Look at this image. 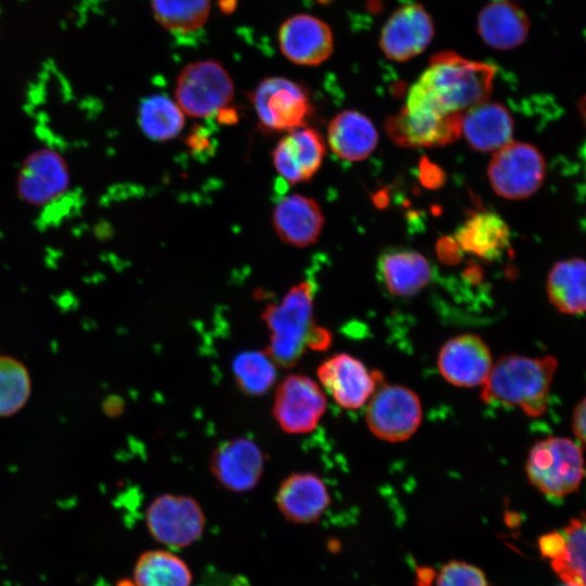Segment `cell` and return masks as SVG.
<instances>
[{
	"mask_svg": "<svg viewBox=\"0 0 586 586\" xmlns=\"http://www.w3.org/2000/svg\"><path fill=\"white\" fill-rule=\"evenodd\" d=\"M277 367L266 352L244 351L235 355L231 369L242 393L262 396L276 384Z\"/></svg>",
	"mask_w": 586,
	"mask_h": 586,
	"instance_id": "4dcf8cb0",
	"label": "cell"
},
{
	"mask_svg": "<svg viewBox=\"0 0 586 586\" xmlns=\"http://www.w3.org/2000/svg\"><path fill=\"white\" fill-rule=\"evenodd\" d=\"M421 418L422 407L418 395L402 385L377 387L366 411L370 431L388 442L409 438L417 431Z\"/></svg>",
	"mask_w": 586,
	"mask_h": 586,
	"instance_id": "30bf717a",
	"label": "cell"
},
{
	"mask_svg": "<svg viewBox=\"0 0 586 586\" xmlns=\"http://www.w3.org/2000/svg\"><path fill=\"white\" fill-rule=\"evenodd\" d=\"M278 43L290 62L314 66L323 63L332 54L333 35L322 20L310 14H295L281 24Z\"/></svg>",
	"mask_w": 586,
	"mask_h": 586,
	"instance_id": "9a60e30c",
	"label": "cell"
},
{
	"mask_svg": "<svg viewBox=\"0 0 586 586\" xmlns=\"http://www.w3.org/2000/svg\"><path fill=\"white\" fill-rule=\"evenodd\" d=\"M495 73L488 63L438 52L409 89L404 109L441 116L463 113L487 101Z\"/></svg>",
	"mask_w": 586,
	"mask_h": 586,
	"instance_id": "6da1fadb",
	"label": "cell"
},
{
	"mask_svg": "<svg viewBox=\"0 0 586 586\" xmlns=\"http://www.w3.org/2000/svg\"><path fill=\"white\" fill-rule=\"evenodd\" d=\"M538 547L564 584L586 586V517L574 518L561 531L540 536Z\"/></svg>",
	"mask_w": 586,
	"mask_h": 586,
	"instance_id": "ac0fdd59",
	"label": "cell"
},
{
	"mask_svg": "<svg viewBox=\"0 0 586 586\" xmlns=\"http://www.w3.org/2000/svg\"><path fill=\"white\" fill-rule=\"evenodd\" d=\"M31 380L25 365L14 357L0 355V417H10L27 403Z\"/></svg>",
	"mask_w": 586,
	"mask_h": 586,
	"instance_id": "1f68e13d",
	"label": "cell"
},
{
	"mask_svg": "<svg viewBox=\"0 0 586 586\" xmlns=\"http://www.w3.org/2000/svg\"><path fill=\"white\" fill-rule=\"evenodd\" d=\"M433 36L434 25L429 12L419 3L408 2L387 18L379 42L387 59L404 62L423 52Z\"/></svg>",
	"mask_w": 586,
	"mask_h": 586,
	"instance_id": "7c38bea8",
	"label": "cell"
},
{
	"mask_svg": "<svg viewBox=\"0 0 586 586\" xmlns=\"http://www.w3.org/2000/svg\"><path fill=\"white\" fill-rule=\"evenodd\" d=\"M462 249L455 238L444 237L436 243V254L438 258L448 265H455L462 258Z\"/></svg>",
	"mask_w": 586,
	"mask_h": 586,
	"instance_id": "836d02e7",
	"label": "cell"
},
{
	"mask_svg": "<svg viewBox=\"0 0 586 586\" xmlns=\"http://www.w3.org/2000/svg\"><path fill=\"white\" fill-rule=\"evenodd\" d=\"M155 21L166 30L188 35L201 29L211 12V0H151Z\"/></svg>",
	"mask_w": 586,
	"mask_h": 586,
	"instance_id": "f546056e",
	"label": "cell"
},
{
	"mask_svg": "<svg viewBox=\"0 0 586 586\" xmlns=\"http://www.w3.org/2000/svg\"><path fill=\"white\" fill-rule=\"evenodd\" d=\"M327 409V397L307 375L291 373L276 386L271 408L279 428L289 434L311 432Z\"/></svg>",
	"mask_w": 586,
	"mask_h": 586,
	"instance_id": "9c48e42d",
	"label": "cell"
},
{
	"mask_svg": "<svg viewBox=\"0 0 586 586\" xmlns=\"http://www.w3.org/2000/svg\"><path fill=\"white\" fill-rule=\"evenodd\" d=\"M238 117L237 111L228 106L217 112V119L224 125H232L237 123Z\"/></svg>",
	"mask_w": 586,
	"mask_h": 586,
	"instance_id": "8d00e7d4",
	"label": "cell"
},
{
	"mask_svg": "<svg viewBox=\"0 0 586 586\" xmlns=\"http://www.w3.org/2000/svg\"><path fill=\"white\" fill-rule=\"evenodd\" d=\"M462 114L438 116L409 112L403 107L386 119L385 131L399 146H443L455 142L460 137Z\"/></svg>",
	"mask_w": 586,
	"mask_h": 586,
	"instance_id": "5bb4252c",
	"label": "cell"
},
{
	"mask_svg": "<svg viewBox=\"0 0 586 586\" xmlns=\"http://www.w3.org/2000/svg\"><path fill=\"white\" fill-rule=\"evenodd\" d=\"M513 128L510 111L498 102L484 101L462 114L461 133L479 152H496L511 142Z\"/></svg>",
	"mask_w": 586,
	"mask_h": 586,
	"instance_id": "7402d4cb",
	"label": "cell"
},
{
	"mask_svg": "<svg viewBox=\"0 0 586 586\" xmlns=\"http://www.w3.org/2000/svg\"><path fill=\"white\" fill-rule=\"evenodd\" d=\"M378 275L393 295L407 297L417 294L432 280L429 260L410 249H388L378 259Z\"/></svg>",
	"mask_w": 586,
	"mask_h": 586,
	"instance_id": "603a6c76",
	"label": "cell"
},
{
	"mask_svg": "<svg viewBox=\"0 0 586 586\" xmlns=\"http://www.w3.org/2000/svg\"><path fill=\"white\" fill-rule=\"evenodd\" d=\"M420 180L426 187H440L444 180V173L435 164L424 158L420 163Z\"/></svg>",
	"mask_w": 586,
	"mask_h": 586,
	"instance_id": "d590c367",
	"label": "cell"
},
{
	"mask_svg": "<svg viewBox=\"0 0 586 586\" xmlns=\"http://www.w3.org/2000/svg\"><path fill=\"white\" fill-rule=\"evenodd\" d=\"M209 471L225 489L245 493L254 489L265 471L262 448L247 437H233L218 444L209 457Z\"/></svg>",
	"mask_w": 586,
	"mask_h": 586,
	"instance_id": "8fae6325",
	"label": "cell"
},
{
	"mask_svg": "<svg viewBox=\"0 0 586 586\" xmlns=\"http://www.w3.org/2000/svg\"><path fill=\"white\" fill-rule=\"evenodd\" d=\"M275 500L286 521L310 524L327 511L331 497L320 476L311 472H294L281 481Z\"/></svg>",
	"mask_w": 586,
	"mask_h": 586,
	"instance_id": "d6986e66",
	"label": "cell"
},
{
	"mask_svg": "<svg viewBox=\"0 0 586 586\" xmlns=\"http://www.w3.org/2000/svg\"><path fill=\"white\" fill-rule=\"evenodd\" d=\"M546 291L558 311L565 315L586 313V260L571 257L557 262L548 272Z\"/></svg>",
	"mask_w": 586,
	"mask_h": 586,
	"instance_id": "4316f807",
	"label": "cell"
},
{
	"mask_svg": "<svg viewBox=\"0 0 586 586\" xmlns=\"http://www.w3.org/2000/svg\"><path fill=\"white\" fill-rule=\"evenodd\" d=\"M328 143L332 152L348 162L367 158L378 143V131L372 122L356 111H343L328 126Z\"/></svg>",
	"mask_w": 586,
	"mask_h": 586,
	"instance_id": "484cf974",
	"label": "cell"
},
{
	"mask_svg": "<svg viewBox=\"0 0 586 586\" xmlns=\"http://www.w3.org/2000/svg\"><path fill=\"white\" fill-rule=\"evenodd\" d=\"M561 586H571V585H568V584H564V583H563V585H561Z\"/></svg>",
	"mask_w": 586,
	"mask_h": 586,
	"instance_id": "f35d334b",
	"label": "cell"
},
{
	"mask_svg": "<svg viewBox=\"0 0 586 586\" xmlns=\"http://www.w3.org/2000/svg\"><path fill=\"white\" fill-rule=\"evenodd\" d=\"M558 359L547 355L500 357L482 385L481 398L488 404L518 407L528 417H539L548 407Z\"/></svg>",
	"mask_w": 586,
	"mask_h": 586,
	"instance_id": "3957f363",
	"label": "cell"
},
{
	"mask_svg": "<svg viewBox=\"0 0 586 586\" xmlns=\"http://www.w3.org/2000/svg\"><path fill=\"white\" fill-rule=\"evenodd\" d=\"M530 483L549 497L575 492L585 475L583 449L569 437L549 436L537 441L525 462Z\"/></svg>",
	"mask_w": 586,
	"mask_h": 586,
	"instance_id": "277c9868",
	"label": "cell"
},
{
	"mask_svg": "<svg viewBox=\"0 0 586 586\" xmlns=\"http://www.w3.org/2000/svg\"><path fill=\"white\" fill-rule=\"evenodd\" d=\"M251 101L262 127L271 131H292L304 127L311 103L303 85L281 76L263 79Z\"/></svg>",
	"mask_w": 586,
	"mask_h": 586,
	"instance_id": "ba28073f",
	"label": "cell"
},
{
	"mask_svg": "<svg viewBox=\"0 0 586 586\" xmlns=\"http://www.w3.org/2000/svg\"><path fill=\"white\" fill-rule=\"evenodd\" d=\"M487 177L499 196L526 199L536 193L545 180V158L533 144L511 141L494 153Z\"/></svg>",
	"mask_w": 586,
	"mask_h": 586,
	"instance_id": "52a82bcc",
	"label": "cell"
},
{
	"mask_svg": "<svg viewBox=\"0 0 586 586\" xmlns=\"http://www.w3.org/2000/svg\"><path fill=\"white\" fill-rule=\"evenodd\" d=\"M326 154L322 136L314 128L300 127L282 137L272 150L277 173L290 183L308 181L321 167Z\"/></svg>",
	"mask_w": 586,
	"mask_h": 586,
	"instance_id": "e0dca14e",
	"label": "cell"
},
{
	"mask_svg": "<svg viewBox=\"0 0 586 586\" xmlns=\"http://www.w3.org/2000/svg\"><path fill=\"white\" fill-rule=\"evenodd\" d=\"M436 586H488L485 573L474 564L451 560L437 575Z\"/></svg>",
	"mask_w": 586,
	"mask_h": 586,
	"instance_id": "d6a6232c",
	"label": "cell"
},
{
	"mask_svg": "<svg viewBox=\"0 0 586 586\" xmlns=\"http://www.w3.org/2000/svg\"><path fill=\"white\" fill-rule=\"evenodd\" d=\"M572 430L579 444L586 447V396L573 409Z\"/></svg>",
	"mask_w": 586,
	"mask_h": 586,
	"instance_id": "e575fe53",
	"label": "cell"
},
{
	"mask_svg": "<svg viewBox=\"0 0 586 586\" xmlns=\"http://www.w3.org/2000/svg\"><path fill=\"white\" fill-rule=\"evenodd\" d=\"M150 535L168 549H181L198 542L206 525L205 513L196 499L180 494H161L145 509Z\"/></svg>",
	"mask_w": 586,
	"mask_h": 586,
	"instance_id": "8992f818",
	"label": "cell"
},
{
	"mask_svg": "<svg viewBox=\"0 0 586 586\" xmlns=\"http://www.w3.org/2000/svg\"><path fill=\"white\" fill-rule=\"evenodd\" d=\"M192 572L170 549H150L139 555L133 566L135 586H191Z\"/></svg>",
	"mask_w": 586,
	"mask_h": 586,
	"instance_id": "83f0119b",
	"label": "cell"
},
{
	"mask_svg": "<svg viewBox=\"0 0 586 586\" xmlns=\"http://www.w3.org/2000/svg\"><path fill=\"white\" fill-rule=\"evenodd\" d=\"M233 94L230 74L215 60L189 63L176 79V103L184 115L194 118L208 117L228 106Z\"/></svg>",
	"mask_w": 586,
	"mask_h": 586,
	"instance_id": "5b68a950",
	"label": "cell"
},
{
	"mask_svg": "<svg viewBox=\"0 0 586 586\" xmlns=\"http://www.w3.org/2000/svg\"><path fill=\"white\" fill-rule=\"evenodd\" d=\"M578 110H579L582 119L586 126V94L581 99Z\"/></svg>",
	"mask_w": 586,
	"mask_h": 586,
	"instance_id": "74e56055",
	"label": "cell"
},
{
	"mask_svg": "<svg viewBox=\"0 0 586 586\" xmlns=\"http://www.w3.org/2000/svg\"><path fill=\"white\" fill-rule=\"evenodd\" d=\"M269 331L265 351L278 367L291 368L310 348L326 349L330 333L314 319V288L302 281L293 285L283 298L269 305L263 313Z\"/></svg>",
	"mask_w": 586,
	"mask_h": 586,
	"instance_id": "7a4b0ae2",
	"label": "cell"
},
{
	"mask_svg": "<svg viewBox=\"0 0 586 586\" xmlns=\"http://www.w3.org/2000/svg\"><path fill=\"white\" fill-rule=\"evenodd\" d=\"M141 131L151 140L168 141L184 126V113L169 98L154 94L141 101L138 114Z\"/></svg>",
	"mask_w": 586,
	"mask_h": 586,
	"instance_id": "f1b7e54d",
	"label": "cell"
},
{
	"mask_svg": "<svg viewBox=\"0 0 586 586\" xmlns=\"http://www.w3.org/2000/svg\"><path fill=\"white\" fill-rule=\"evenodd\" d=\"M317 375L335 403L346 409L361 407L381 381L377 371H369L360 360L345 353L324 360Z\"/></svg>",
	"mask_w": 586,
	"mask_h": 586,
	"instance_id": "4fadbf2b",
	"label": "cell"
},
{
	"mask_svg": "<svg viewBox=\"0 0 586 586\" xmlns=\"http://www.w3.org/2000/svg\"><path fill=\"white\" fill-rule=\"evenodd\" d=\"M271 220L279 239L300 249L314 244L324 225L318 203L302 194H291L282 199L275 206Z\"/></svg>",
	"mask_w": 586,
	"mask_h": 586,
	"instance_id": "44dd1931",
	"label": "cell"
},
{
	"mask_svg": "<svg viewBox=\"0 0 586 586\" xmlns=\"http://www.w3.org/2000/svg\"><path fill=\"white\" fill-rule=\"evenodd\" d=\"M507 222L495 212L472 213L457 229L455 239L463 252L484 260L502 256L510 244Z\"/></svg>",
	"mask_w": 586,
	"mask_h": 586,
	"instance_id": "d4e9b609",
	"label": "cell"
},
{
	"mask_svg": "<svg viewBox=\"0 0 586 586\" xmlns=\"http://www.w3.org/2000/svg\"><path fill=\"white\" fill-rule=\"evenodd\" d=\"M68 170L62 156L50 149L27 156L17 178L18 195L33 205H43L62 194L68 186Z\"/></svg>",
	"mask_w": 586,
	"mask_h": 586,
	"instance_id": "ffe728a7",
	"label": "cell"
},
{
	"mask_svg": "<svg viewBox=\"0 0 586 586\" xmlns=\"http://www.w3.org/2000/svg\"><path fill=\"white\" fill-rule=\"evenodd\" d=\"M437 366L449 383L472 387L484 384L493 368V359L487 344L480 336L462 334L443 345Z\"/></svg>",
	"mask_w": 586,
	"mask_h": 586,
	"instance_id": "2e32d148",
	"label": "cell"
},
{
	"mask_svg": "<svg viewBox=\"0 0 586 586\" xmlns=\"http://www.w3.org/2000/svg\"><path fill=\"white\" fill-rule=\"evenodd\" d=\"M530 20L524 10L509 0H494L477 15L481 39L496 50H510L527 38Z\"/></svg>",
	"mask_w": 586,
	"mask_h": 586,
	"instance_id": "cb8c5ba5",
	"label": "cell"
}]
</instances>
